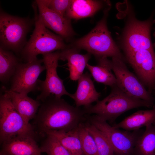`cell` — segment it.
<instances>
[{
  "instance_id": "6da1fadb",
  "label": "cell",
  "mask_w": 155,
  "mask_h": 155,
  "mask_svg": "<svg viewBox=\"0 0 155 155\" xmlns=\"http://www.w3.org/2000/svg\"><path fill=\"white\" fill-rule=\"evenodd\" d=\"M40 105L34 119L39 134L49 131H67L78 127L82 123L84 111L71 105L63 99L51 95Z\"/></svg>"
},
{
  "instance_id": "7a4b0ae2",
  "label": "cell",
  "mask_w": 155,
  "mask_h": 155,
  "mask_svg": "<svg viewBox=\"0 0 155 155\" xmlns=\"http://www.w3.org/2000/svg\"><path fill=\"white\" fill-rule=\"evenodd\" d=\"M111 6L110 3L104 10L103 17L95 27L86 35L75 41L71 47L86 50L97 59L103 57H116L125 61L107 27V18Z\"/></svg>"
},
{
  "instance_id": "3957f363",
  "label": "cell",
  "mask_w": 155,
  "mask_h": 155,
  "mask_svg": "<svg viewBox=\"0 0 155 155\" xmlns=\"http://www.w3.org/2000/svg\"><path fill=\"white\" fill-rule=\"evenodd\" d=\"M32 6L34 13L35 27L21 53L22 58L25 63L36 59L39 54L61 51L69 46L62 37L50 31L44 25L39 16L35 2Z\"/></svg>"
},
{
  "instance_id": "277c9868",
  "label": "cell",
  "mask_w": 155,
  "mask_h": 155,
  "mask_svg": "<svg viewBox=\"0 0 155 155\" xmlns=\"http://www.w3.org/2000/svg\"><path fill=\"white\" fill-rule=\"evenodd\" d=\"M109 94L94 105L84 107L85 114H94L98 119L107 121H113L123 113L141 107H150L153 104L131 97L116 85L111 87Z\"/></svg>"
},
{
  "instance_id": "5b68a950",
  "label": "cell",
  "mask_w": 155,
  "mask_h": 155,
  "mask_svg": "<svg viewBox=\"0 0 155 155\" xmlns=\"http://www.w3.org/2000/svg\"><path fill=\"white\" fill-rule=\"evenodd\" d=\"M33 24L34 19L13 16L1 10L0 47L16 53H21L27 43V34Z\"/></svg>"
},
{
  "instance_id": "8992f818",
  "label": "cell",
  "mask_w": 155,
  "mask_h": 155,
  "mask_svg": "<svg viewBox=\"0 0 155 155\" xmlns=\"http://www.w3.org/2000/svg\"><path fill=\"white\" fill-rule=\"evenodd\" d=\"M35 137L34 128L16 110L9 98L2 91L0 97V140L1 143L15 136Z\"/></svg>"
},
{
  "instance_id": "52a82bcc",
  "label": "cell",
  "mask_w": 155,
  "mask_h": 155,
  "mask_svg": "<svg viewBox=\"0 0 155 155\" xmlns=\"http://www.w3.org/2000/svg\"><path fill=\"white\" fill-rule=\"evenodd\" d=\"M60 51H57L42 55L43 63L45 66L46 75L44 81L39 80L38 90L40 94L37 100L44 101L51 95L61 98L63 95L71 98L72 94L68 92L64 85L63 80L58 76L57 72L58 61L59 60Z\"/></svg>"
},
{
  "instance_id": "ba28073f",
  "label": "cell",
  "mask_w": 155,
  "mask_h": 155,
  "mask_svg": "<svg viewBox=\"0 0 155 155\" xmlns=\"http://www.w3.org/2000/svg\"><path fill=\"white\" fill-rule=\"evenodd\" d=\"M112 69L116 79V86L132 97L153 104V98L138 78L131 72L124 61L117 57L112 58Z\"/></svg>"
},
{
  "instance_id": "9c48e42d",
  "label": "cell",
  "mask_w": 155,
  "mask_h": 155,
  "mask_svg": "<svg viewBox=\"0 0 155 155\" xmlns=\"http://www.w3.org/2000/svg\"><path fill=\"white\" fill-rule=\"evenodd\" d=\"M42 59L37 58L29 62L20 63L11 79L9 89L15 92L27 95L38 90L39 76L46 70Z\"/></svg>"
},
{
  "instance_id": "30bf717a",
  "label": "cell",
  "mask_w": 155,
  "mask_h": 155,
  "mask_svg": "<svg viewBox=\"0 0 155 155\" xmlns=\"http://www.w3.org/2000/svg\"><path fill=\"white\" fill-rule=\"evenodd\" d=\"M90 123L106 136L115 153L118 155H131L134 151L137 140L141 135L137 130L131 132L122 131L111 126L106 121L94 115L90 118Z\"/></svg>"
},
{
  "instance_id": "8fae6325",
  "label": "cell",
  "mask_w": 155,
  "mask_h": 155,
  "mask_svg": "<svg viewBox=\"0 0 155 155\" xmlns=\"http://www.w3.org/2000/svg\"><path fill=\"white\" fill-rule=\"evenodd\" d=\"M125 27L123 38L124 51L146 49L154 51L150 37L153 22L130 18Z\"/></svg>"
},
{
  "instance_id": "7c38bea8",
  "label": "cell",
  "mask_w": 155,
  "mask_h": 155,
  "mask_svg": "<svg viewBox=\"0 0 155 155\" xmlns=\"http://www.w3.org/2000/svg\"><path fill=\"white\" fill-rule=\"evenodd\" d=\"M126 59L137 78L151 92L155 86V53L146 49L125 51Z\"/></svg>"
},
{
  "instance_id": "4fadbf2b",
  "label": "cell",
  "mask_w": 155,
  "mask_h": 155,
  "mask_svg": "<svg viewBox=\"0 0 155 155\" xmlns=\"http://www.w3.org/2000/svg\"><path fill=\"white\" fill-rule=\"evenodd\" d=\"M39 16L45 26L64 39L68 40L75 34L70 20L45 6L39 1H35Z\"/></svg>"
},
{
  "instance_id": "5bb4252c",
  "label": "cell",
  "mask_w": 155,
  "mask_h": 155,
  "mask_svg": "<svg viewBox=\"0 0 155 155\" xmlns=\"http://www.w3.org/2000/svg\"><path fill=\"white\" fill-rule=\"evenodd\" d=\"M1 144L0 155H41L42 153L34 137L30 135L15 136Z\"/></svg>"
},
{
  "instance_id": "9a60e30c",
  "label": "cell",
  "mask_w": 155,
  "mask_h": 155,
  "mask_svg": "<svg viewBox=\"0 0 155 155\" xmlns=\"http://www.w3.org/2000/svg\"><path fill=\"white\" fill-rule=\"evenodd\" d=\"M2 91L9 98L13 106L24 120L27 123L34 118L41 104L39 101L35 100L27 95L18 93L7 89L4 87Z\"/></svg>"
},
{
  "instance_id": "2e32d148",
  "label": "cell",
  "mask_w": 155,
  "mask_h": 155,
  "mask_svg": "<svg viewBox=\"0 0 155 155\" xmlns=\"http://www.w3.org/2000/svg\"><path fill=\"white\" fill-rule=\"evenodd\" d=\"M91 76L87 72L83 73L78 80L77 90L71 97L77 107L83 106L87 107L92 102L99 101L100 94L96 90Z\"/></svg>"
},
{
  "instance_id": "e0dca14e",
  "label": "cell",
  "mask_w": 155,
  "mask_h": 155,
  "mask_svg": "<svg viewBox=\"0 0 155 155\" xmlns=\"http://www.w3.org/2000/svg\"><path fill=\"white\" fill-rule=\"evenodd\" d=\"M80 50L69 46L60 51L59 60L67 61L69 72V78L73 81L78 80L83 72L91 54L88 53L85 54L79 53Z\"/></svg>"
},
{
  "instance_id": "ac0fdd59",
  "label": "cell",
  "mask_w": 155,
  "mask_h": 155,
  "mask_svg": "<svg viewBox=\"0 0 155 155\" xmlns=\"http://www.w3.org/2000/svg\"><path fill=\"white\" fill-rule=\"evenodd\" d=\"M103 1L92 0H70L65 18L78 20L93 16L103 7Z\"/></svg>"
},
{
  "instance_id": "d6986e66",
  "label": "cell",
  "mask_w": 155,
  "mask_h": 155,
  "mask_svg": "<svg viewBox=\"0 0 155 155\" xmlns=\"http://www.w3.org/2000/svg\"><path fill=\"white\" fill-rule=\"evenodd\" d=\"M152 124H155V107L151 110L137 111L113 126L130 131Z\"/></svg>"
},
{
  "instance_id": "ffe728a7",
  "label": "cell",
  "mask_w": 155,
  "mask_h": 155,
  "mask_svg": "<svg viewBox=\"0 0 155 155\" xmlns=\"http://www.w3.org/2000/svg\"><path fill=\"white\" fill-rule=\"evenodd\" d=\"M98 63L95 66L88 63L86 67L97 82L112 87L116 85V79L113 72L111 61L107 57L97 59Z\"/></svg>"
},
{
  "instance_id": "44dd1931",
  "label": "cell",
  "mask_w": 155,
  "mask_h": 155,
  "mask_svg": "<svg viewBox=\"0 0 155 155\" xmlns=\"http://www.w3.org/2000/svg\"><path fill=\"white\" fill-rule=\"evenodd\" d=\"M78 127L67 131H49L46 132L44 135L48 134L55 137L71 155H83L79 136Z\"/></svg>"
},
{
  "instance_id": "7402d4cb",
  "label": "cell",
  "mask_w": 155,
  "mask_h": 155,
  "mask_svg": "<svg viewBox=\"0 0 155 155\" xmlns=\"http://www.w3.org/2000/svg\"><path fill=\"white\" fill-rule=\"evenodd\" d=\"M20 63L12 52L0 46V80L6 83L11 79Z\"/></svg>"
},
{
  "instance_id": "603a6c76",
  "label": "cell",
  "mask_w": 155,
  "mask_h": 155,
  "mask_svg": "<svg viewBox=\"0 0 155 155\" xmlns=\"http://www.w3.org/2000/svg\"><path fill=\"white\" fill-rule=\"evenodd\" d=\"M134 151L137 155H155V124L146 127L137 140Z\"/></svg>"
},
{
  "instance_id": "cb8c5ba5",
  "label": "cell",
  "mask_w": 155,
  "mask_h": 155,
  "mask_svg": "<svg viewBox=\"0 0 155 155\" xmlns=\"http://www.w3.org/2000/svg\"><path fill=\"white\" fill-rule=\"evenodd\" d=\"M84 125L94 139L98 155H114L112 147L104 133L91 123Z\"/></svg>"
},
{
  "instance_id": "d4e9b609",
  "label": "cell",
  "mask_w": 155,
  "mask_h": 155,
  "mask_svg": "<svg viewBox=\"0 0 155 155\" xmlns=\"http://www.w3.org/2000/svg\"><path fill=\"white\" fill-rule=\"evenodd\" d=\"M78 131L83 155H98L94 139L84 124L79 125Z\"/></svg>"
},
{
  "instance_id": "484cf974",
  "label": "cell",
  "mask_w": 155,
  "mask_h": 155,
  "mask_svg": "<svg viewBox=\"0 0 155 155\" xmlns=\"http://www.w3.org/2000/svg\"><path fill=\"white\" fill-rule=\"evenodd\" d=\"M40 148L42 152L47 155H71L68 151L55 137L46 134Z\"/></svg>"
},
{
  "instance_id": "4316f807",
  "label": "cell",
  "mask_w": 155,
  "mask_h": 155,
  "mask_svg": "<svg viewBox=\"0 0 155 155\" xmlns=\"http://www.w3.org/2000/svg\"><path fill=\"white\" fill-rule=\"evenodd\" d=\"M49 9L65 17L70 4V0H39Z\"/></svg>"
},
{
  "instance_id": "83f0119b",
  "label": "cell",
  "mask_w": 155,
  "mask_h": 155,
  "mask_svg": "<svg viewBox=\"0 0 155 155\" xmlns=\"http://www.w3.org/2000/svg\"><path fill=\"white\" fill-rule=\"evenodd\" d=\"M154 36L155 37V32L154 33ZM154 45L155 46V43H154Z\"/></svg>"
}]
</instances>
